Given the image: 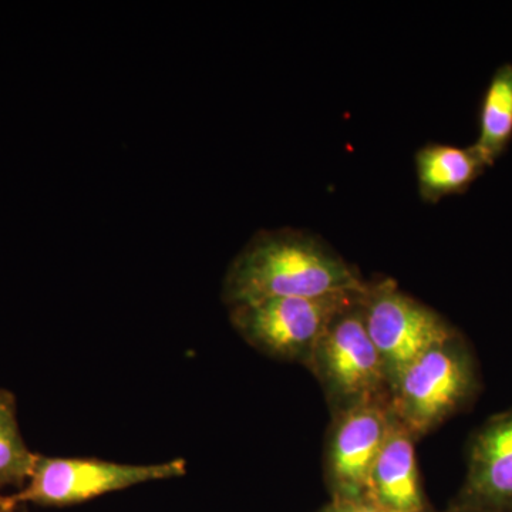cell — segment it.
I'll return each mask as SVG.
<instances>
[{"label": "cell", "mask_w": 512, "mask_h": 512, "mask_svg": "<svg viewBox=\"0 0 512 512\" xmlns=\"http://www.w3.org/2000/svg\"><path fill=\"white\" fill-rule=\"evenodd\" d=\"M367 281L318 235L296 228L262 229L229 264L222 282L228 308L271 298L360 292Z\"/></svg>", "instance_id": "obj_1"}, {"label": "cell", "mask_w": 512, "mask_h": 512, "mask_svg": "<svg viewBox=\"0 0 512 512\" xmlns=\"http://www.w3.org/2000/svg\"><path fill=\"white\" fill-rule=\"evenodd\" d=\"M480 386L476 356L457 330L407 367L390 393V407L419 441L464 412L476 400Z\"/></svg>", "instance_id": "obj_2"}, {"label": "cell", "mask_w": 512, "mask_h": 512, "mask_svg": "<svg viewBox=\"0 0 512 512\" xmlns=\"http://www.w3.org/2000/svg\"><path fill=\"white\" fill-rule=\"evenodd\" d=\"M362 293L332 319L305 366L322 387L330 414L390 400L382 360L363 319Z\"/></svg>", "instance_id": "obj_3"}, {"label": "cell", "mask_w": 512, "mask_h": 512, "mask_svg": "<svg viewBox=\"0 0 512 512\" xmlns=\"http://www.w3.org/2000/svg\"><path fill=\"white\" fill-rule=\"evenodd\" d=\"M367 333L379 353L390 393L424 352L457 332L439 312L390 278L367 281L360 299Z\"/></svg>", "instance_id": "obj_4"}, {"label": "cell", "mask_w": 512, "mask_h": 512, "mask_svg": "<svg viewBox=\"0 0 512 512\" xmlns=\"http://www.w3.org/2000/svg\"><path fill=\"white\" fill-rule=\"evenodd\" d=\"M363 291L242 303L229 308V320L239 336L258 352L306 366L332 319Z\"/></svg>", "instance_id": "obj_5"}, {"label": "cell", "mask_w": 512, "mask_h": 512, "mask_svg": "<svg viewBox=\"0 0 512 512\" xmlns=\"http://www.w3.org/2000/svg\"><path fill=\"white\" fill-rule=\"evenodd\" d=\"M187 473L183 458L158 464H121L99 458L45 457L37 454L25 487L10 495L13 503L70 507L116 491Z\"/></svg>", "instance_id": "obj_6"}, {"label": "cell", "mask_w": 512, "mask_h": 512, "mask_svg": "<svg viewBox=\"0 0 512 512\" xmlns=\"http://www.w3.org/2000/svg\"><path fill=\"white\" fill-rule=\"evenodd\" d=\"M393 419L390 400L332 414L323 454V476L332 500L367 498L370 471Z\"/></svg>", "instance_id": "obj_7"}, {"label": "cell", "mask_w": 512, "mask_h": 512, "mask_svg": "<svg viewBox=\"0 0 512 512\" xmlns=\"http://www.w3.org/2000/svg\"><path fill=\"white\" fill-rule=\"evenodd\" d=\"M448 507L512 512V407L485 420L470 437L466 477Z\"/></svg>", "instance_id": "obj_8"}, {"label": "cell", "mask_w": 512, "mask_h": 512, "mask_svg": "<svg viewBox=\"0 0 512 512\" xmlns=\"http://www.w3.org/2000/svg\"><path fill=\"white\" fill-rule=\"evenodd\" d=\"M416 443L413 434L394 417L367 484V498L380 510L417 512L431 507L417 466Z\"/></svg>", "instance_id": "obj_9"}, {"label": "cell", "mask_w": 512, "mask_h": 512, "mask_svg": "<svg viewBox=\"0 0 512 512\" xmlns=\"http://www.w3.org/2000/svg\"><path fill=\"white\" fill-rule=\"evenodd\" d=\"M414 164L420 198L430 204L450 195L463 194L488 167L473 146L440 143L421 147L414 156Z\"/></svg>", "instance_id": "obj_10"}, {"label": "cell", "mask_w": 512, "mask_h": 512, "mask_svg": "<svg viewBox=\"0 0 512 512\" xmlns=\"http://www.w3.org/2000/svg\"><path fill=\"white\" fill-rule=\"evenodd\" d=\"M512 141V63L495 70L478 117V138L473 147L488 167L494 165Z\"/></svg>", "instance_id": "obj_11"}, {"label": "cell", "mask_w": 512, "mask_h": 512, "mask_svg": "<svg viewBox=\"0 0 512 512\" xmlns=\"http://www.w3.org/2000/svg\"><path fill=\"white\" fill-rule=\"evenodd\" d=\"M37 454L26 446L18 423V406L12 392L0 389V490L25 487Z\"/></svg>", "instance_id": "obj_12"}, {"label": "cell", "mask_w": 512, "mask_h": 512, "mask_svg": "<svg viewBox=\"0 0 512 512\" xmlns=\"http://www.w3.org/2000/svg\"><path fill=\"white\" fill-rule=\"evenodd\" d=\"M318 512H384L369 498L359 500H332L323 505Z\"/></svg>", "instance_id": "obj_13"}, {"label": "cell", "mask_w": 512, "mask_h": 512, "mask_svg": "<svg viewBox=\"0 0 512 512\" xmlns=\"http://www.w3.org/2000/svg\"><path fill=\"white\" fill-rule=\"evenodd\" d=\"M16 507H18V505L13 503L10 495L6 497V495L0 493V512H15Z\"/></svg>", "instance_id": "obj_14"}, {"label": "cell", "mask_w": 512, "mask_h": 512, "mask_svg": "<svg viewBox=\"0 0 512 512\" xmlns=\"http://www.w3.org/2000/svg\"><path fill=\"white\" fill-rule=\"evenodd\" d=\"M417 512H450V510H448V508H446V510L439 511V510H436V508L429 507V508H426V510H421V511H417Z\"/></svg>", "instance_id": "obj_15"}, {"label": "cell", "mask_w": 512, "mask_h": 512, "mask_svg": "<svg viewBox=\"0 0 512 512\" xmlns=\"http://www.w3.org/2000/svg\"><path fill=\"white\" fill-rule=\"evenodd\" d=\"M450 512H477V511H461V510H454V508L447 507Z\"/></svg>", "instance_id": "obj_16"}]
</instances>
